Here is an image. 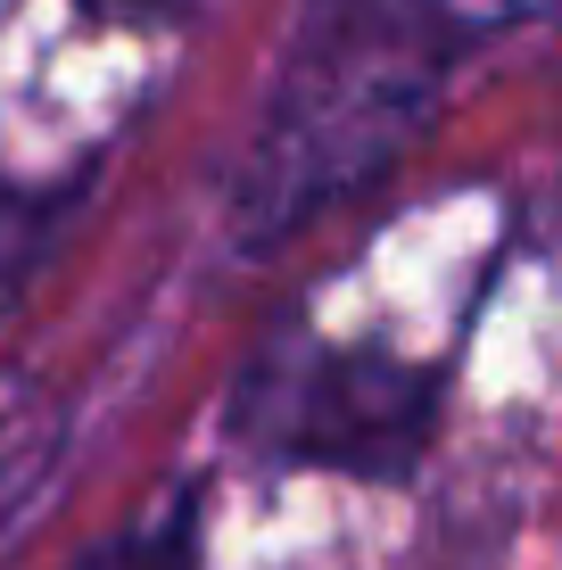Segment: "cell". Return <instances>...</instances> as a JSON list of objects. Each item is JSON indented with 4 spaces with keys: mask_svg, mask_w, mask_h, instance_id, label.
<instances>
[{
    "mask_svg": "<svg viewBox=\"0 0 562 570\" xmlns=\"http://www.w3.org/2000/svg\"><path fill=\"white\" fill-rule=\"evenodd\" d=\"M91 199V174H58V183H0V323L26 306V289L50 273L67 248L75 215Z\"/></svg>",
    "mask_w": 562,
    "mask_h": 570,
    "instance_id": "3",
    "label": "cell"
},
{
    "mask_svg": "<svg viewBox=\"0 0 562 570\" xmlns=\"http://www.w3.org/2000/svg\"><path fill=\"white\" fill-rule=\"evenodd\" d=\"M554 9L562 0H306V26L231 166V240L274 248L347 190L381 183L463 58Z\"/></svg>",
    "mask_w": 562,
    "mask_h": 570,
    "instance_id": "1",
    "label": "cell"
},
{
    "mask_svg": "<svg viewBox=\"0 0 562 570\" xmlns=\"http://www.w3.org/2000/svg\"><path fill=\"white\" fill-rule=\"evenodd\" d=\"M67 570H199V488H190V497H174L158 521L100 538L91 554H75Z\"/></svg>",
    "mask_w": 562,
    "mask_h": 570,
    "instance_id": "4",
    "label": "cell"
},
{
    "mask_svg": "<svg viewBox=\"0 0 562 570\" xmlns=\"http://www.w3.org/2000/svg\"><path fill=\"white\" fill-rule=\"evenodd\" d=\"M83 9H108V17H183L190 0H83Z\"/></svg>",
    "mask_w": 562,
    "mask_h": 570,
    "instance_id": "5",
    "label": "cell"
},
{
    "mask_svg": "<svg viewBox=\"0 0 562 570\" xmlns=\"http://www.w3.org/2000/svg\"><path fill=\"white\" fill-rule=\"evenodd\" d=\"M447 405L438 364H414L381 340H323L282 323L224 397L231 446L289 471H339V480H405L422 463Z\"/></svg>",
    "mask_w": 562,
    "mask_h": 570,
    "instance_id": "2",
    "label": "cell"
}]
</instances>
